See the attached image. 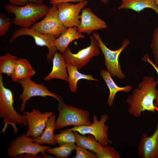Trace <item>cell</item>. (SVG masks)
I'll list each match as a JSON object with an SVG mask.
<instances>
[{"label":"cell","instance_id":"8","mask_svg":"<svg viewBox=\"0 0 158 158\" xmlns=\"http://www.w3.org/2000/svg\"><path fill=\"white\" fill-rule=\"evenodd\" d=\"M17 82L21 85L23 88V92L19 97L22 103L18 111L24 112L26 102L33 97L40 96L45 98L47 96H49L55 98L59 102L63 101L61 96L51 92L43 84L36 83L31 78H25Z\"/></svg>","mask_w":158,"mask_h":158},{"label":"cell","instance_id":"33","mask_svg":"<svg viewBox=\"0 0 158 158\" xmlns=\"http://www.w3.org/2000/svg\"><path fill=\"white\" fill-rule=\"evenodd\" d=\"M83 0H50V3L51 4H57L65 2H80ZM103 3L107 4L109 2V0H100Z\"/></svg>","mask_w":158,"mask_h":158},{"label":"cell","instance_id":"27","mask_svg":"<svg viewBox=\"0 0 158 158\" xmlns=\"http://www.w3.org/2000/svg\"><path fill=\"white\" fill-rule=\"evenodd\" d=\"M55 140L59 146L68 143H76V137L73 131L67 129L54 135Z\"/></svg>","mask_w":158,"mask_h":158},{"label":"cell","instance_id":"11","mask_svg":"<svg viewBox=\"0 0 158 158\" xmlns=\"http://www.w3.org/2000/svg\"><path fill=\"white\" fill-rule=\"evenodd\" d=\"M87 3V0H83L75 4L65 2L57 4L59 19L66 28L78 27L80 22V12Z\"/></svg>","mask_w":158,"mask_h":158},{"label":"cell","instance_id":"22","mask_svg":"<svg viewBox=\"0 0 158 158\" xmlns=\"http://www.w3.org/2000/svg\"><path fill=\"white\" fill-rule=\"evenodd\" d=\"M56 118V115L53 114L48 119L44 131L40 136L33 139L34 142L42 145L47 144L53 145L56 144L54 134Z\"/></svg>","mask_w":158,"mask_h":158},{"label":"cell","instance_id":"18","mask_svg":"<svg viewBox=\"0 0 158 158\" xmlns=\"http://www.w3.org/2000/svg\"><path fill=\"white\" fill-rule=\"evenodd\" d=\"M35 73V70L28 60L19 58L16 61L14 71L11 77L15 82L25 78H31Z\"/></svg>","mask_w":158,"mask_h":158},{"label":"cell","instance_id":"3","mask_svg":"<svg viewBox=\"0 0 158 158\" xmlns=\"http://www.w3.org/2000/svg\"><path fill=\"white\" fill-rule=\"evenodd\" d=\"M2 74H0V118L3 119L4 124L2 130L4 133L8 126L11 125L13 132L16 134L18 132L17 124L22 126H28L25 114L18 113L13 107L14 103L12 91L5 87Z\"/></svg>","mask_w":158,"mask_h":158},{"label":"cell","instance_id":"32","mask_svg":"<svg viewBox=\"0 0 158 158\" xmlns=\"http://www.w3.org/2000/svg\"><path fill=\"white\" fill-rule=\"evenodd\" d=\"M142 60L150 63L155 69L158 75V67H157L153 62L149 58V56L147 55H146L142 58ZM154 105L155 106L158 107V96L157 98L154 102Z\"/></svg>","mask_w":158,"mask_h":158},{"label":"cell","instance_id":"26","mask_svg":"<svg viewBox=\"0 0 158 158\" xmlns=\"http://www.w3.org/2000/svg\"><path fill=\"white\" fill-rule=\"evenodd\" d=\"M97 152L96 154L97 158H120L119 153L114 148L108 145H103L98 142L97 143Z\"/></svg>","mask_w":158,"mask_h":158},{"label":"cell","instance_id":"28","mask_svg":"<svg viewBox=\"0 0 158 158\" xmlns=\"http://www.w3.org/2000/svg\"><path fill=\"white\" fill-rule=\"evenodd\" d=\"M151 47L154 59V64L158 67V27L154 30Z\"/></svg>","mask_w":158,"mask_h":158},{"label":"cell","instance_id":"17","mask_svg":"<svg viewBox=\"0 0 158 158\" xmlns=\"http://www.w3.org/2000/svg\"><path fill=\"white\" fill-rule=\"evenodd\" d=\"M85 36L79 32L78 27L68 28L59 36L53 42L52 45L57 50L63 54L68 45L74 40L84 38Z\"/></svg>","mask_w":158,"mask_h":158},{"label":"cell","instance_id":"16","mask_svg":"<svg viewBox=\"0 0 158 158\" xmlns=\"http://www.w3.org/2000/svg\"><path fill=\"white\" fill-rule=\"evenodd\" d=\"M53 66L51 71L44 79L48 81L57 78L68 82L69 76L67 73V67L63 54L56 52L52 59Z\"/></svg>","mask_w":158,"mask_h":158},{"label":"cell","instance_id":"25","mask_svg":"<svg viewBox=\"0 0 158 158\" xmlns=\"http://www.w3.org/2000/svg\"><path fill=\"white\" fill-rule=\"evenodd\" d=\"M76 145L73 143L64 144L58 147L50 148L46 150V152L55 155L56 158H67L74 150Z\"/></svg>","mask_w":158,"mask_h":158},{"label":"cell","instance_id":"9","mask_svg":"<svg viewBox=\"0 0 158 158\" xmlns=\"http://www.w3.org/2000/svg\"><path fill=\"white\" fill-rule=\"evenodd\" d=\"M89 37L90 45L76 54L73 53L71 49L67 47L63 54L66 63H71L79 70L87 64L91 59L99 54L100 49L98 42L93 35Z\"/></svg>","mask_w":158,"mask_h":158},{"label":"cell","instance_id":"23","mask_svg":"<svg viewBox=\"0 0 158 158\" xmlns=\"http://www.w3.org/2000/svg\"><path fill=\"white\" fill-rule=\"evenodd\" d=\"M18 57L10 53H7L0 56V74H6L11 76L14 70L16 63Z\"/></svg>","mask_w":158,"mask_h":158},{"label":"cell","instance_id":"4","mask_svg":"<svg viewBox=\"0 0 158 158\" xmlns=\"http://www.w3.org/2000/svg\"><path fill=\"white\" fill-rule=\"evenodd\" d=\"M59 113L55 122V130L69 126H80L90 125L93 122L90 120L88 111L67 105L63 101L59 102Z\"/></svg>","mask_w":158,"mask_h":158},{"label":"cell","instance_id":"20","mask_svg":"<svg viewBox=\"0 0 158 158\" xmlns=\"http://www.w3.org/2000/svg\"><path fill=\"white\" fill-rule=\"evenodd\" d=\"M118 9H130L140 12L144 9L150 8L158 15V5L154 0H121Z\"/></svg>","mask_w":158,"mask_h":158},{"label":"cell","instance_id":"29","mask_svg":"<svg viewBox=\"0 0 158 158\" xmlns=\"http://www.w3.org/2000/svg\"><path fill=\"white\" fill-rule=\"evenodd\" d=\"M9 17H6L4 14H0V36H4L8 30L12 22Z\"/></svg>","mask_w":158,"mask_h":158},{"label":"cell","instance_id":"30","mask_svg":"<svg viewBox=\"0 0 158 158\" xmlns=\"http://www.w3.org/2000/svg\"><path fill=\"white\" fill-rule=\"evenodd\" d=\"M74 150L76 154L73 158H97L96 154L88 151L87 149L76 145Z\"/></svg>","mask_w":158,"mask_h":158},{"label":"cell","instance_id":"5","mask_svg":"<svg viewBox=\"0 0 158 158\" xmlns=\"http://www.w3.org/2000/svg\"><path fill=\"white\" fill-rule=\"evenodd\" d=\"M92 35L98 42L99 47L104 56V63L107 71L113 77L116 76L119 79H125L126 75L122 71L118 58L123 50L130 44L129 40L128 39L124 40L122 42L121 47L118 49L113 51L107 47L98 33L94 32Z\"/></svg>","mask_w":158,"mask_h":158},{"label":"cell","instance_id":"2","mask_svg":"<svg viewBox=\"0 0 158 158\" xmlns=\"http://www.w3.org/2000/svg\"><path fill=\"white\" fill-rule=\"evenodd\" d=\"M49 9L47 5L29 3L23 6L12 4L4 7L5 10L14 15L12 20L14 24L23 28H30L37 21L45 16Z\"/></svg>","mask_w":158,"mask_h":158},{"label":"cell","instance_id":"7","mask_svg":"<svg viewBox=\"0 0 158 158\" xmlns=\"http://www.w3.org/2000/svg\"><path fill=\"white\" fill-rule=\"evenodd\" d=\"M50 148V146L42 145L34 142L31 137L23 133L10 143L7 150L9 157L15 158L24 153L37 154L41 153L45 155L46 150Z\"/></svg>","mask_w":158,"mask_h":158},{"label":"cell","instance_id":"19","mask_svg":"<svg viewBox=\"0 0 158 158\" xmlns=\"http://www.w3.org/2000/svg\"><path fill=\"white\" fill-rule=\"evenodd\" d=\"M100 75L109 90V95L107 102L109 107L113 105L115 97L117 92L121 91L128 92L132 89V87L130 85H127L123 87H120L118 86L111 78L110 73L105 70H102L100 72Z\"/></svg>","mask_w":158,"mask_h":158},{"label":"cell","instance_id":"12","mask_svg":"<svg viewBox=\"0 0 158 158\" xmlns=\"http://www.w3.org/2000/svg\"><path fill=\"white\" fill-rule=\"evenodd\" d=\"M24 35L32 37L37 46L47 47L49 51L47 56V60L49 62L52 60L55 54L57 51L56 47L52 45L53 42L56 39V36L50 35L43 34L30 28L21 27L15 30L10 38L9 42L11 44L16 38Z\"/></svg>","mask_w":158,"mask_h":158},{"label":"cell","instance_id":"10","mask_svg":"<svg viewBox=\"0 0 158 158\" xmlns=\"http://www.w3.org/2000/svg\"><path fill=\"white\" fill-rule=\"evenodd\" d=\"M45 35H50L57 37L66 29L60 20L57 4L52 5L44 19L30 28Z\"/></svg>","mask_w":158,"mask_h":158},{"label":"cell","instance_id":"35","mask_svg":"<svg viewBox=\"0 0 158 158\" xmlns=\"http://www.w3.org/2000/svg\"><path fill=\"white\" fill-rule=\"evenodd\" d=\"M156 4L158 5V0H154Z\"/></svg>","mask_w":158,"mask_h":158},{"label":"cell","instance_id":"21","mask_svg":"<svg viewBox=\"0 0 158 158\" xmlns=\"http://www.w3.org/2000/svg\"><path fill=\"white\" fill-rule=\"evenodd\" d=\"M69 76V87L71 92L76 93L77 90V83L80 80L86 79L98 81V79L93 78L90 75H86L80 73L77 68L69 63H66Z\"/></svg>","mask_w":158,"mask_h":158},{"label":"cell","instance_id":"1","mask_svg":"<svg viewBox=\"0 0 158 158\" xmlns=\"http://www.w3.org/2000/svg\"><path fill=\"white\" fill-rule=\"evenodd\" d=\"M158 81L152 76H146L138 84L132 94L128 96L126 102L129 106L128 113L135 118L141 116L145 111L155 113L158 107L154 105V101L158 96V89L156 86Z\"/></svg>","mask_w":158,"mask_h":158},{"label":"cell","instance_id":"13","mask_svg":"<svg viewBox=\"0 0 158 158\" xmlns=\"http://www.w3.org/2000/svg\"><path fill=\"white\" fill-rule=\"evenodd\" d=\"M24 113L28 126L25 134L33 139L39 137L42 134L46 127L47 120L53 114L52 111L42 113L37 109H33L30 112L25 111Z\"/></svg>","mask_w":158,"mask_h":158},{"label":"cell","instance_id":"14","mask_svg":"<svg viewBox=\"0 0 158 158\" xmlns=\"http://www.w3.org/2000/svg\"><path fill=\"white\" fill-rule=\"evenodd\" d=\"M137 153L140 158H158V122L152 135L142 134L138 144Z\"/></svg>","mask_w":158,"mask_h":158},{"label":"cell","instance_id":"31","mask_svg":"<svg viewBox=\"0 0 158 158\" xmlns=\"http://www.w3.org/2000/svg\"><path fill=\"white\" fill-rule=\"evenodd\" d=\"M9 2L13 5L23 6L29 3L39 4H43V0H8Z\"/></svg>","mask_w":158,"mask_h":158},{"label":"cell","instance_id":"15","mask_svg":"<svg viewBox=\"0 0 158 158\" xmlns=\"http://www.w3.org/2000/svg\"><path fill=\"white\" fill-rule=\"evenodd\" d=\"M80 16V23L78 27L80 33L90 35L95 30L108 28L105 22L95 15L90 7L83 8Z\"/></svg>","mask_w":158,"mask_h":158},{"label":"cell","instance_id":"24","mask_svg":"<svg viewBox=\"0 0 158 158\" xmlns=\"http://www.w3.org/2000/svg\"><path fill=\"white\" fill-rule=\"evenodd\" d=\"M76 137V143L77 146L84 147L97 153V143L98 142L92 135L86 136L84 135H80L76 131H73Z\"/></svg>","mask_w":158,"mask_h":158},{"label":"cell","instance_id":"6","mask_svg":"<svg viewBox=\"0 0 158 158\" xmlns=\"http://www.w3.org/2000/svg\"><path fill=\"white\" fill-rule=\"evenodd\" d=\"M109 118L108 115L104 114L101 116L100 119L98 121L97 116L94 115L93 123L91 125L75 126L69 129L73 131H76L82 135H92L102 145L111 144L112 141L109 139L108 134L109 126L105 124Z\"/></svg>","mask_w":158,"mask_h":158},{"label":"cell","instance_id":"34","mask_svg":"<svg viewBox=\"0 0 158 158\" xmlns=\"http://www.w3.org/2000/svg\"><path fill=\"white\" fill-rule=\"evenodd\" d=\"M15 158H45L44 155L42 154V155L40 156L37 154H20L18 155Z\"/></svg>","mask_w":158,"mask_h":158}]
</instances>
